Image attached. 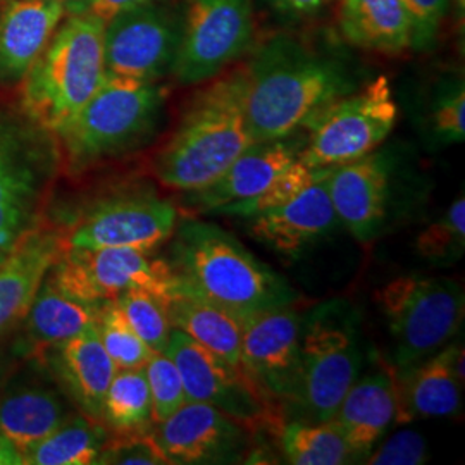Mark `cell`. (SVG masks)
<instances>
[{
	"label": "cell",
	"instance_id": "6da1fadb",
	"mask_svg": "<svg viewBox=\"0 0 465 465\" xmlns=\"http://www.w3.org/2000/svg\"><path fill=\"white\" fill-rule=\"evenodd\" d=\"M247 76V123L253 142L276 140L300 128L357 88L340 59L278 34L253 52Z\"/></svg>",
	"mask_w": 465,
	"mask_h": 465
},
{
	"label": "cell",
	"instance_id": "7a4b0ae2",
	"mask_svg": "<svg viewBox=\"0 0 465 465\" xmlns=\"http://www.w3.org/2000/svg\"><path fill=\"white\" fill-rule=\"evenodd\" d=\"M253 143L247 123L245 67L219 74L199 90L153 161V174L176 192H197Z\"/></svg>",
	"mask_w": 465,
	"mask_h": 465
},
{
	"label": "cell",
	"instance_id": "3957f363",
	"mask_svg": "<svg viewBox=\"0 0 465 465\" xmlns=\"http://www.w3.org/2000/svg\"><path fill=\"white\" fill-rule=\"evenodd\" d=\"M171 238L167 262L176 276L242 321L255 312L295 305L300 300L284 276L214 223L184 219Z\"/></svg>",
	"mask_w": 465,
	"mask_h": 465
},
{
	"label": "cell",
	"instance_id": "277c9868",
	"mask_svg": "<svg viewBox=\"0 0 465 465\" xmlns=\"http://www.w3.org/2000/svg\"><path fill=\"white\" fill-rule=\"evenodd\" d=\"M99 17L73 13L25 74L21 107L30 123L57 134L95 95L105 78Z\"/></svg>",
	"mask_w": 465,
	"mask_h": 465
},
{
	"label": "cell",
	"instance_id": "5b68a950",
	"mask_svg": "<svg viewBox=\"0 0 465 465\" xmlns=\"http://www.w3.org/2000/svg\"><path fill=\"white\" fill-rule=\"evenodd\" d=\"M364 366L362 317L353 303L331 299L314 305L300 322V378L288 416L324 422L357 381Z\"/></svg>",
	"mask_w": 465,
	"mask_h": 465
},
{
	"label": "cell",
	"instance_id": "8992f818",
	"mask_svg": "<svg viewBox=\"0 0 465 465\" xmlns=\"http://www.w3.org/2000/svg\"><path fill=\"white\" fill-rule=\"evenodd\" d=\"M166 104V90L105 73V78L84 109L57 134L67 164L84 169L138 149L155 134Z\"/></svg>",
	"mask_w": 465,
	"mask_h": 465
},
{
	"label": "cell",
	"instance_id": "52a82bcc",
	"mask_svg": "<svg viewBox=\"0 0 465 465\" xmlns=\"http://www.w3.org/2000/svg\"><path fill=\"white\" fill-rule=\"evenodd\" d=\"M393 341V369L426 361L459 336L465 316L462 286L450 278L405 274L374 293Z\"/></svg>",
	"mask_w": 465,
	"mask_h": 465
},
{
	"label": "cell",
	"instance_id": "ba28073f",
	"mask_svg": "<svg viewBox=\"0 0 465 465\" xmlns=\"http://www.w3.org/2000/svg\"><path fill=\"white\" fill-rule=\"evenodd\" d=\"M49 132L0 116V259L36 230L42 202L57 166Z\"/></svg>",
	"mask_w": 465,
	"mask_h": 465
},
{
	"label": "cell",
	"instance_id": "9c48e42d",
	"mask_svg": "<svg viewBox=\"0 0 465 465\" xmlns=\"http://www.w3.org/2000/svg\"><path fill=\"white\" fill-rule=\"evenodd\" d=\"M399 105L386 76L334 100L309 124L300 161L312 169L336 167L374 152L393 132Z\"/></svg>",
	"mask_w": 465,
	"mask_h": 465
},
{
	"label": "cell",
	"instance_id": "30bf717a",
	"mask_svg": "<svg viewBox=\"0 0 465 465\" xmlns=\"http://www.w3.org/2000/svg\"><path fill=\"white\" fill-rule=\"evenodd\" d=\"M49 276L67 295L92 303L113 302L134 290L167 303L178 288V276L167 261L134 249L64 247Z\"/></svg>",
	"mask_w": 465,
	"mask_h": 465
},
{
	"label": "cell",
	"instance_id": "8fae6325",
	"mask_svg": "<svg viewBox=\"0 0 465 465\" xmlns=\"http://www.w3.org/2000/svg\"><path fill=\"white\" fill-rule=\"evenodd\" d=\"M182 9V38L171 73L178 84H207L252 47V0H186Z\"/></svg>",
	"mask_w": 465,
	"mask_h": 465
},
{
	"label": "cell",
	"instance_id": "7c38bea8",
	"mask_svg": "<svg viewBox=\"0 0 465 465\" xmlns=\"http://www.w3.org/2000/svg\"><path fill=\"white\" fill-rule=\"evenodd\" d=\"M183 9L166 0L123 11L104 26L105 73L159 82L173 73Z\"/></svg>",
	"mask_w": 465,
	"mask_h": 465
},
{
	"label": "cell",
	"instance_id": "4fadbf2b",
	"mask_svg": "<svg viewBox=\"0 0 465 465\" xmlns=\"http://www.w3.org/2000/svg\"><path fill=\"white\" fill-rule=\"evenodd\" d=\"M164 351L180 371L186 401L209 403L250 431H276L282 424V417L267 405L240 367L183 331L173 328Z\"/></svg>",
	"mask_w": 465,
	"mask_h": 465
},
{
	"label": "cell",
	"instance_id": "5bb4252c",
	"mask_svg": "<svg viewBox=\"0 0 465 465\" xmlns=\"http://www.w3.org/2000/svg\"><path fill=\"white\" fill-rule=\"evenodd\" d=\"M300 322L295 305L243 319L240 369L282 420L290 414L299 390Z\"/></svg>",
	"mask_w": 465,
	"mask_h": 465
},
{
	"label": "cell",
	"instance_id": "9a60e30c",
	"mask_svg": "<svg viewBox=\"0 0 465 465\" xmlns=\"http://www.w3.org/2000/svg\"><path fill=\"white\" fill-rule=\"evenodd\" d=\"M150 434L167 464H238L252 447L250 430L203 401H186Z\"/></svg>",
	"mask_w": 465,
	"mask_h": 465
},
{
	"label": "cell",
	"instance_id": "2e32d148",
	"mask_svg": "<svg viewBox=\"0 0 465 465\" xmlns=\"http://www.w3.org/2000/svg\"><path fill=\"white\" fill-rule=\"evenodd\" d=\"M178 226V209L169 200L138 195L105 200L67 234L73 249H159Z\"/></svg>",
	"mask_w": 465,
	"mask_h": 465
},
{
	"label": "cell",
	"instance_id": "e0dca14e",
	"mask_svg": "<svg viewBox=\"0 0 465 465\" xmlns=\"http://www.w3.org/2000/svg\"><path fill=\"white\" fill-rule=\"evenodd\" d=\"M328 193L341 226L361 242L371 243L390 224L393 207V180L382 153H367L355 161L331 167Z\"/></svg>",
	"mask_w": 465,
	"mask_h": 465
},
{
	"label": "cell",
	"instance_id": "ac0fdd59",
	"mask_svg": "<svg viewBox=\"0 0 465 465\" xmlns=\"http://www.w3.org/2000/svg\"><path fill=\"white\" fill-rule=\"evenodd\" d=\"M464 345L459 336L414 367L395 371L399 419H449L464 405Z\"/></svg>",
	"mask_w": 465,
	"mask_h": 465
},
{
	"label": "cell",
	"instance_id": "d6986e66",
	"mask_svg": "<svg viewBox=\"0 0 465 465\" xmlns=\"http://www.w3.org/2000/svg\"><path fill=\"white\" fill-rule=\"evenodd\" d=\"M331 167L317 176L295 199L250 216L247 232L269 249L295 257L340 228L326 178Z\"/></svg>",
	"mask_w": 465,
	"mask_h": 465
},
{
	"label": "cell",
	"instance_id": "ffe728a7",
	"mask_svg": "<svg viewBox=\"0 0 465 465\" xmlns=\"http://www.w3.org/2000/svg\"><path fill=\"white\" fill-rule=\"evenodd\" d=\"M305 142L307 138L297 134L267 142H253L214 183L184 193L186 202L202 214H211L223 205L261 195L282 171L299 159Z\"/></svg>",
	"mask_w": 465,
	"mask_h": 465
},
{
	"label": "cell",
	"instance_id": "44dd1931",
	"mask_svg": "<svg viewBox=\"0 0 465 465\" xmlns=\"http://www.w3.org/2000/svg\"><path fill=\"white\" fill-rule=\"evenodd\" d=\"M399 419V393L393 367L380 362L366 376H359L338 405L332 420L343 434L357 462L369 453Z\"/></svg>",
	"mask_w": 465,
	"mask_h": 465
},
{
	"label": "cell",
	"instance_id": "7402d4cb",
	"mask_svg": "<svg viewBox=\"0 0 465 465\" xmlns=\"http://www.w3.org/2000/svg\"><path fill=\"white\" fill-rule=\"evenodd\" d=\"M64 16L59 0H7L0 7V84L25 78Z\"/></svg>",
	"mask_w": 465,
	"mask_h": 465
},
{
	"label": "cell",
	"instance_id": "603a6c76",
	"mask_svg": "<svg viewBox=\"0 0 465 465\" xmlns=\"http://www.w3.org/2000/svg\"><path fill=\"white\" fill-rule=\"evenodd\" d=\"M49 349L50 366L67 399L82 414L100 420L104 399L117 367L100 341L97 326Z\"/></svg>",
	"mask_w": 465,
	"mask_h": 465
},
{
	"label": "cell",
	"instance_id": "cb8c5ba5",
	"mask_svg": "<svg viewBox=\"0 0 465 465\" xmlns=\"http://www.w3.org/2000/svg\"><path fill=\"white\" fill-rule=\"evenodd\" d=\"M63 250L64 243L57 234L34 230L0 259V334L26 317Z\"/></svg>",
	"mask_w": 465,
	"mask_h": 465
},
{
	"label": "cell",
	"instance_id": "d4e9b609",
	"mask_svg": "<svg viewBox=\"0 0 465 465\" xmlns=\"http://www.w3.org/2000/svg\"><path fill=\"white\" fill-rule=\"evenodd\" d=\"M341 36L359 49L388 55L412 49L403 0H334Z\"/></svg>",
	"mask_w": 465,
	"mask_h": 465
},
{
	"label": "cell",
	"instance_id": "484cf974",
	"mask_svg": "<svg viewBox=\"0 0 465 465\" xmlns=\"http://www.w3.org/2000/svg\"><path fill=\"white\" fill-rule=\"evenodd\" d=\"M167 317L174 330L183 331L202 347L240 367L243 321L224 307L203 299L178 278V288L166 303Z\"/></svg>",
	"mask_w": 465,
	"mask_h": 465
},
{
	"label": "cell",
	"instance_id": "4316f807",
	"mask_svg": "<svg viewBox=\"0 0 465 465\" xmlns=\"http://www.w3.org/2000/svg\"><path fill=\"white\" fill-rule=\"evenodd\" d=\"M67 417L63 395L42 384L19 386L0 399V432L21 453L55 431Z\"/></svg>",
	"mask_w": 465,
	"mask_h": 465
},
{
	"label": "cell",
	"instance_id": "83f0119b",
	"mask_svg": "<svg viewBox=\"0 0 465 465\" xmlns=\"http://www.w3.org/2000/svg\"><path fill=\"white\" fill-rule=\"evenodd\" d=\"M104 303H92L67 295L47 274L26 314L28 332L40 347L57 345L97 326Z\"/></svg>",
	"mask_w": 465,
	"mask_h": 465
},
{
	"label": "cell",
	"instance_id": "f1b7e54d",
	"mask_svg": "<svg viewBox=\"0 0 465 465\" xmlns=\"http://www.w3.org/2000/svg\"><path fill=\"white\" fill-rule=\"evenodd\" d=\"M109 441L107 428L92 417H67L47 438L23 453V464L90 465Z\"/></svg>",
	"mask_w": 465,
	"mask_h": 465
},
{
	"label": "cell",
	"instance_id": "f546056e",
	"mask_svg": "<svg viewBox=\"0 0 465 465\" xmlns=\"http://www.w3.org/2000/svg\"><path fill=\"white\" fill-rule=\"evenodd\" d=\"M282 457L293 465L359 464L334 420H282L278 426Z\"/></svg>",
	"mask_w": 465,
	"mask_h": 465
},
{
	"label": "cell",
	"instance_id": "4dcf8cb0",
	"mask_svg": "<svg viewBox=\"0 0 465 465\" xmlns=\"http://www.w3.org/2000/svg\"><path fill=\"white\" fill-rule=\"evenodd\" d=\"M100 422L117 436L150 432L152 400L143 367L116 371L104 399Z\"/></svg>",
	"mask_w": 465,
	"mask_h": 465
},
{
	"label": "cell",
	"instance_id": "1f68e13d",
	"mask_svg": "<svg viewBox=\"0 0 465 465\" xmlns=\"http://www.w3.org/2000/svg\"><path fill=\"white\" fill-rule=\"evenodd\" d=\"M465 252V199L460 193L449 209L417 234L416 253L434 266L459 262Z\"/></svg>",
	"mask_w": 465,
	"mask_h": 465
},
{
	"label": "cell",
	"instance_id": "d6a6232c",
	"mask_svg": "<svg viewBox=\"0 0 465 465\" xmlns=\"http://www.w3.org/2000/svg\"><path fill=\"white\" fill-rule=\"evenodd\" d=\"M100 341L114 366L119 369H142L149 362L152 350L134 331L116 302H105L97 321Z\"/></svg>",
	"mask_w": 465,
	"mask_h": 465
},
{
	"label": "cell",
	"instance_id": "836d02e7",
	"mask_svg": "<svg viewBox=\"0 0 465 465\" xmlns=\"http://www.w3.org/2000/svg\"><path fill=\"white\" fill-rule=\"evenodd\" d=\"M326 169L328 167L312 169V167L305 166L299 157L292 166L288 167L286 171H282V174L269 184L261 195H257L253 199L243 200V202H234L230 205H223L216 211H213L211 214L240 216L247 219V217L261 214L264 211H271L274 207H280L282 203L295 199Z\"/></svg>",
	"mask_w": 465,
	"mask_h": 465
},
{
	"label": "cell",
	"instance_id": "e575fe53",
	"mask_svg": "<svg viewBox=\"0 0 465 465\" xmlns=\"http://www.w3.org/2000/svg\"><path fill=\"white\" fill-rule=\"evenodd\" d=\"M134 328L152 351H164L173 331L167 317L166 302L149 292H126L114 300Z\"/></svg>",
	"mask_w": 465,
	"mask_h": 465
},
{
	"label": "cell",
	"instance_id": "d590c367",
	"mask_svg": "<svg viewBox=\"0 0 465 465\" xmlns=\"http://www.w3.org/2000/svg\"><path fill=\"white\" fill-rule=\"evenodd\" d=\"M143 371L152 400V419L153 424H157L186 403L183 381L178 367L166 351H153Z\"/></svg>",
	"mask_w": 465,
	"mask_h": 465
},
{
	"label": "cell",
	"instance_id": "8d00e7d4",
	"mask_svg": "<svg viewBox=\"0 0 465 465\" xmlns=\"http://www.w3.org/2000/svg\"><path fill=\"white\" fill-rule=\"evenodd\" d=\"M431 138L440 145H453L464 142L465 92L462 80L441 84L431 100L428 117Z\"/></svg>",
	"mask_w": 465,
	"mask_h": 465
},
{
	"label": "cell",
	"instance_id": "74e56055",
	"mask_svg": "<svg viewBox=\"0 0 465 465\" xmlns=\"http://www.w3.org/2000/svg\"><path fill=\"white\" fill-rule=\"evenodd\" d=\"M430 460L426 438L416 430H401L390 438H382L369 453L364 464L422 465Z\"/></svg>",
	"mask_w": 465,
	"mask_h": 465
},
{
	"label": "cell",
	"instance_id": "f35d334b",
	"mask_svg": "<svg viewBox=\"0 0 465 465\" xmlns=\"http://www.w3.org/2000/svg\"><path fill=\"white\" fill-rule=\"evenodd\" d=\"M411 19L412 49L430 50L438 40L451 0H403Z\"/></svg>",
	"mask_w": 465,
	"mask_h": 465
},
{
	"label": "cell",
	"instance_id": "ab89813d",
	"mask_svg": "<svg viewBox=\"0 0 465 465\" xmlns=\"http://www.w3.org/2000/svg\"><path fill=\"white\" fill-rule=\"evenodd\" d=\"M97 464L166 465L167 460L155 445L150 432L117 436L109 440L100 453Z\"/></svg>",
	"mask_w": 465,
	"mask_h": 465
},
{
	"label": "cell",
	"instance_id": "60d3db41",
	"mask_svg": "<svg viewBox=\"0 0 465 465\" xmlns=\"http://www.w3.org/2000/svg\"><path fill=\"white\" fill-rule=\"evenodd\" d=\"M150 2H157V0H73L66 4V13L69 15L80 13V15L99 17L105 23L123 11L145 5Z\"/></svg>",
	"mask_w": 465,
	"mask_h": 465
},
{
	"label": "cell",
	"instance_id": "b9f144b4",
	"mask_svg": "<svg viewBox=\"0 0 465 465\" xmlns=\"http://www.w3.org/2000/svg\"><path fill=\"white\" fill-rule=\"evenodd\" d=\"M280 13L290 17L317 16L331 0H269Z\"/></svg>",
	"mask_w": 465,
	"mask_h": 465
},
{
	"label": "cell",
	"instance_id": "7bdbcfd3",
	"mask_svg": "<svg viewBox=\"0 0 465 465\" xmlns=\"http://www.w3.org/2000/svg\"><path fill=\"white\" fill-rule=\"evenodd\" d=\"M23 464V453L16 445L0 432V465H21Z\"/></svg>",
	"mask_w": 465,
	"mask_h": 465
},
{
	"label": "cell",
	"instance_id": "ee69618b",
	"mask_svg": "<svg viewBox=\"0 0 465 465\" xmlns=\"http://www.w3.org/2000/svg\"><path fill=\"white\" fill-rule=\"evenodd\" d=\"M451 2L455 4V7H457V13L460 15V17H464L465 0H451Z\"/></svg>",
	"mask_w": 465,
	"mask_h": 465
},
{
	"label": "cell",
	"instance_id": "f6af8a7d",
	"mask_svg": "<svg viewBox=\"0 0 465 465\" xmlns=\"http://www.w3.org/2000/svg\"><path fill=\"white\" fill-rule=\"evenodd\" d=\"M59 2H63V4H69V2H73V0H59Z\"/></svg>",
	"mask_w": 465,
	"mask_h": 465
}]
</instances>
